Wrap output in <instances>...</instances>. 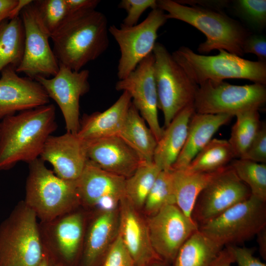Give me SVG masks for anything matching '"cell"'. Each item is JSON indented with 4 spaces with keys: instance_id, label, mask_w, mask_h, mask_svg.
I'll use <instances>...</instances> for the list:
<instances>
[{
    "instance_id": "obj_8",
    "label": "cell",
    "mask_w": 266,
    "mask_h": 266,
    "mask_svg": "<svg viewBox=\"0 0 266 266\" xmlns=\"http://www.w3.org/2000/svg\"><path fill=\"white\" fill-rule=\"evenodd\" d=\"M266 202L251 195L199 230L223 247L244 242L266 228Z\"/></svg>"
},
{
    "instance_id": "obj_34",
    "label": "cell",
    "mask_w": 266,
    "mask_h": 266,
    "mask_svg": "<svg viewBox=\"0 0 266 266\" xmlns=\"http://www.w3.org/2000/svg\"><path fill=\"white\" fill-rule=\"evenodd\" d=\"M176 205L172 169L161 170L145 200L143 208L149 216L154 215L163 207Z\"/></svg>"
},
{
    "instance_id": "obj_11",
    "label": "cell",
    "mask_w": 266,
    "mask_h": 266,
    "mask_svg": "<svg viewBox=\"0 0 266 266\" xmlns=\"http://www.w3.org/2000/svg\"><path fill=\"white\" fill-rule=\"evenodd\" d=\"M78 207L50 221L38 222L44 249L65 266H75L82 255L86 215L77 210Z\"/></svg>"
},
{
    "instance_id": "obj_5",
    "label": "cell",
    "mask_w": 266,
    "mask_h": 266,
    "mask_svg": "<svg viewBox=\"0 0 266 266\" xmlns=\"http://www.w3.org/2000/svg\"><path fill=\"white\" fill-rule=\"evenodd\" d=\"M215 56L194 52L182 46L172 56L189 77L198 85L211 80L247 79L254 83L266 84V62L246 60L225 50Z\"/></svg>"
},
{
    "instance_id": "obj_43",
    "label": "cell",
    "mask_w": 266,
    "mask_h": 266,
    "mask_svg": "<svg viewBox=\"0 0 266 266\" xmlns=\"http://www.w3.org/2000/svg\"><path fill=\"white\" fill-rule=\"evenodd\" d=\"M71 14L88 9H95L99 0H66Z\"/></svg>"
},
{
    "instance_id": "obj_22",
    "label": "cell",
    "mask_w": 266,
    "mask_h": 266,
    "mask_svg": "<svg viewBox=\"0 0 266 266\" xmlns=\"http://www.w3.org/2000/svg\"><path fill=\"white\" fill-rule=\"evenodd\" d=\"M126 178L106 171L88 160L76 180L80 204L95 207L101 199L112 197L119 201L124 196Z\"/></svg>"
},
{
    "instance_id": "obj_24",
    "label": "cell",
    "mask_w": 266,
    "mask_h": 266,
    "mask_svg": "<svg viewBox=\"0 0 266 266\" xmlns=\"http://www.w3.org/2000/svg\"><path fill=\"white\" fill-rule=\"evenodd\" d=\"M234 116L195 112L188 127L185 143L172 169H185L194 158L212 139L219 129Z\"/></svg>"
},
{
    "instance_id": "obj_19",
    "label": "cell",
    "mask_w": 266,
    "mask_h": 266,
    "mask_svg": "<svg viewBox=\"0 0 266 266\" xmlns=\"http://www.w3.org/2000/svg\"><path fill=\"white\" fill-rule=\"evenodd\" d=\"M118 233L136 266L164 262L152 246L146 223L124 196L119 203Z\"/></svg>"
},
{
    "instance_id": "obj_28",
    "label": "cell",
    "mask_w": 266,
    "mask_h": 266,
    "mask_svg": "<svg viewBox=\"0 0 266 266\" xmlns=\"http://www.w3.org/2000/svg\"><path fill=\"white\" fill-rule=\"evenodd\" d=\"M223 248L198 229L180 248L174 266H210Z\"/></svg>"
},
{
    "instance_id": "obj_7",
    "label": "cell",
    "mask_w": 266,
    "mask_h": 266,
    "mask_svg": "<svg viewBox=\"0 0 266 266\" xmlns=\"http://www.w3.org/2000/svg\"><path fill=\"white\" fill-rule=\"evenodd\" d=\"M153 53L158 109L163 113L164 129L183 109L194 105L199 85L189 77L163 44L156 42Z\"/></svg>"
},
{
    "instance_id": "obj_29",
    "label": "cell",
    "mask_w": 266,
    "mask_h": 266,
    "mask_svg": "<svg viewBox=\"0 0 266 266\" xmlns=\"http://www.w3.org/2000/svg\"><path fill=\"white\" fill-rule=\"evenodd\" d=\"M24 46L25 30L20 15L3 21L0 24V73L8 66L17 68Z\"/></svg>"
},
{
    "instance_id": "obj_10",
    "label": "cell",
    "mask_w": 266,
    "mask_h": 266,
    "mask_svg": "<svg viewBox=\"0 0 266 266\" xmlns=\"http://www.w3.org/2000/svg\"><path fill=\"white\" fill-rule=\"evenodd\" d=\"M166 14L157 7L147 17L135 26L113 25L108 32L118 43L120 57L117 66L119 80L126 78L144 59L153 53L158 37V31L167 21Z\"/></svg>"
},
{
    "instance_id": "obj_9",
    "label": "cell",
    "mask_w": 266,
    "mask_h": 266,
    "mask_svg": "<svg viewBox=\"0 0 266 266\" xmlns=\"http://www.w3.org/2000/svg\"><path fill=\"white\" fill-rule=\"evenodd\" d=\"M266 101L265 85H235L224 81L207 80L199 85L194 103L196 113L227 114L259 109Z\"/></svg>"
},
{
    "instance_id": "obj_40",
    "label": "cell",
    "mask_w": 266,
    "mask_h": 266,
    "mask_svg": "<svg viewBox=\"0 0 266 266\" xmlns=\"http://www.w3.org/2000/svg\"><path fill=\"white\" fill-rule=\"evenodd\" d=\"M244 54L251 53L255 55L259 61L266 62V38L259 34H250L245 39L243 46Z\"/></svg>"
},
{
    "instance_id": "obj_37",
    "label": "cell",
    "mask_w": 266,
    "mask_h": 266,
    "mask_svg": "<svg viewBox=\"0 0 266 266\" xmlns=\"http://www.w3.org/2000/svg\"><path fill=\"white\" fill-rule=\"evenodd\" d=\"M118 8L124 9L127 14L121 25L126 27L133 26L137 24L142 14L148 8L157 7L156 0H122Z\"/></svg>"
},
{
    "instance_id": "obj_47",
    "label": "cell",
    "mask_w": 266,
    "mask_h": 266,
    "mask_svg": "<svg viewBox=\"0 0 266 266\" xmlns=\"http://www.w3.org/2000/svg\"><path fill=\"white\" fill-rule=\"evenodd\" d=\"M266 228L260 232L257 235H258V243L259 245L260 252L263 256H266Z\"/></svg>"
},
{
    "instance_id": "obj_21",
    "label": "cell",
    "mask_w": 266,
    "mask_h": 266,
    "mask_svg": "<svg viewBox=\"0 0 266 266\" xmlns=\"http://www.w3.org/2000/svg\"><path fill=\"white\" fill-rule=\"evenodd\" d=\"M118 208L100 211L86 227L80 266H100L102 262L118 233Z\"/></svg>"
},
{
    "instance_id": "obj_18",
    "label": "cell",
    "mask_w": 266,
    "mask_h": 266,
    "mask_svg": "<svg viewBox=\"0 0 266 266\" xmlns=\"http://www.w3.org/2000/svg\"><path fill=\"white\" fill-rule=\"evenodd\" d=\"M39 158L49 163L60 178L77 180L88 160L87 143L76 135L67 132L59 136L50 135Z\"/></svg>"
},
{
    "instance_id": "obj_14",
    "label": "cell",
    "mask_w": 266,
    "mask_h": 266,
    "mask_svg": "<svg viewBox=\"0 0 266 266\" xmlns=\"http://www.w3.org/2000/svg\"><path fill=\"white\" fill-rule=\"evenodd\" d=\"M146 223L153 248L164 262H173L183 244L199 229L175 204L163 207Z\"/></svg>"
},
{
    "instance_id": "obj_42",
    "label": "cell",
    "mask_w": 266,
    "mask_h": 266,
    "mask_svg": "<svg viewBox=\"0 0 266 266\" xmlns=\"http://www.w3.org/2000/svg\"><path fill=\"white\" fill-rule=\"evenodd\" d=\"M27 0H0V24L5 20L19 16Z\"/></svg>"
},
{
    "instance_id": "obj_30",
    "label": "cell",
    "mask_w": 266,
    "mask_h": 266,
    "mask_svg": "<svg viewBox=\"0 0 266 266\" xmlns=\"http://www.w3.org/2000/svg\"><path fill=\"white\" fill-rule=\"evenodd\" d=\"M234 158L233 150L228 140L212 138L197 154L185 169L194 172H214L228 166Z\"/></svg>"
},
{
    "instance_id": "obj_6",
    "label": "cell",
    "mask_w": 266,
    "mask_h": 266,
    "mask_svg": "<svg viewBox=\"0 0 266 266\" xmlns=\"http://www.w3.org/2000/svg\"><path fill=\"white\" fill-rule=\"evenodd\" d=\"M35 213L20 201L0 224V266H37L44 252Z\"/></svg>"
},
{
    "instance_id": "obj_16",
    "label": "cell",
    "mask_w": 266,
    "mask_h": 266,
    "mask_svg": "<svg viewBox=\"0 0 266 266\" xmlns=\"http://www.w3.org/2000/svg\"><path fill=\"white\" fill-rule=\"evenodd\" d=\"M154 56L151 53L126 78L116 83L117 91H126L132 102L148 125L157 142L164 132L158 119V100L154 73Z\"/></svg>"
},
{
    "instance_id": "obj_41",
    "label": "cell",
    "mask_w": 266,
    "mask_h": 266,
    "mask_svg": "<svg viewBox=\"0 0 266 266\" xmlns=\"http://www.w3.org/2000/svg\"><path fill=\"white\" fill-rule=\"evenodd\" d=\"M232 253L234 262L238 266H266L254 256L253 248L245 247H239L235 245L226 246Z\"/></svg>"
},
{
    "instance_id": "obj_15",
    "label": "cell",
    "mask_w": 266,
    "mask_h": 266,
    "mask_svg": "<svg viewBox=\"0 0 266 266\" xmlns=\"http://www.w3.org/2000/svg\"><path fill=\"white\" fill-rule=\"evenodd\" d=\"M251 195L248 187L229 165L220 170L202 190L193 212L202 224L219 216Z\"/></svg>"
},
{
    "instance_id": "obj_25",
    "label": "cell",
    "mask_w": 266,
    "mask_h": 266,
    "mask_svg": "<svg viewBox=\"0 0 266 266\" xmlns=\"http://www.w3.org/2000/svg\"><path fill=\"white\" fill-rule=\"evenodd\" d=\"M195 112L194 105L180 112L166 128L158 141L153 155V163L161 170L172 169L184 147L191 118Z\"/></svg>"
},
{
    "instance_id": "obj_33",
    "label": "cell",
    "mask_w": 266,
    "mask_h": 266,
    "mask_svg": "<svg viewBox=\"0 0 266 266\" xmlns=\"http://www.w3.org/2000/svg\"><path fill=\"white\" fill-rule=\"evenodd\" d=\"M230 165L239 178L249 188L251 195L266 201V165L237 159Z\"/></svg>"
},
{
    "instance_id": "obj_1",
    "label": "cell",
    "mask_w": 266,
    "mask_h": 266,
    "mask_svg": "<svg viewBox=\"0 0 266 266\" xmlns=\"http://www.w3.org/2000/svg\"><path fill=\"white\" fill-rule=\"evenodd\" d=\"M57 128L53 104L3 118L0 123V170L39 158L47 139Z\"/></svg>"
},
{
    "instance_id": "obj_20",
    "label": "cell",
    "mask_w": 266,
    "mask_h": 266,
    "mask_svg": "<svg viewBox=\"0 0 266 266\" xmlns=\"http://www.w3.org/2000/svg\"><path fill=\"white\" fill-rule=\"evenodd\" d=\"M87 143L88 160L101 169L127 178L142 162L136 153L119 136Z\"/></svg>"
},
{
    "instance_id": "obj_23",
    "label": "cell",
    "mask_w": 266,
    "mask_h": 266,
    "mask_svg": "<svg viewBox=\"0 0 266 266\" xmlns=\"http://www.w3.org/2000/svg\"><path fill=\"white\" fill-rule=\"evenodd\" d=\"M132 103L130 95L123 91L118 99L102 112L84 114L80 120L76 135L85 141L118 136Z\"/></svg>"
},
{
    "instance_id": "obj_17",
    "label": "cell",
    "mask_w": 266,
    "mask_h": 266,
    "mask_svg": "<svg viewBox=\"0 0 266 266\" xmlns=\"http://www.w3.org/2000/svg\"><path fill=\"white\" fill-rule=\"evenodd\" d=\"M0 74V120L17 112L49 104L50 98L35 79L19 76L11 66L4 68Z\"/></svg>"
},
{
    "instance_id": "obj_2",
    "label": "cell",
    "mask_w": 266,
    "mask_h": 266,
    "mask_svg": "<svg viewBox=\"0 0 266 266\" xmlns=\"http://www.w3.org/2000/svg\"><path fill=\"white\" fill-rule=\"evenodd\" d=\"M108 33L105 15L88 9L71 14L50 38L59 64L78 71L107 49Z\"/></svg>"
},
{
    "instance_id": "obj_3",
    "label": "cell",
    "mask_w": 266,
    "mask_h": 266,
    "mask_svg": "<svg viewBox=\"0 0 266 266\" xmlns=\"http://www.w3.org/2000/svg\"><path fill=\"white\" fill-rule=\"evenodd\" d=\"M157 5L167 12L168 19L187 23L205 35L206 40L198 47L199 53L223 49L241 57L244 55L243 44L252 33L221 10L186 5L171 0H157Z\"/></svg>"
},
{
    "instance_id": "obj_4",
    "label": "cell",
    "mask_w": 266,
    "mask_h": 266,
    "mask_svg": "<svg viewBox=\"0 0 266 266\" xmlns=\"http://www.w3.org/2000/svg\"><path fill=\"white\" fill-rule=\"evenodd\" d=\"M24 201L40 222L52 220L81 205L76 180L60 178L40 158L29 163Z\"/></svg>"
},
{
    "instance_id": "obj_27",
    "label": "cell",
    "mask_w": 266,
    "mask_h": 266,
    "mask_svg": "<svg viewBox=\"0 0 266 266\" xmlns=\"http://www.w3.org/2000/svg\"><path fill=\"white\" fill-rule=\"evenodd\" d=\"M220 170L212 172H194L185 169H172L176 205L186 216L193 218L199 196Z\"/></svg>"
},
{
    "instance_id": "obj_48",
    "label": "cell",
    "mask_w": 266,
    "mask_h": 266,
    "mask_svg": "<svg viewBox=\"0 0 266 266\" xmlns=\"http://www.w3.org/2000/svg\"><path fill=\"white\" fill-rule=\"evenodd\" d=\"M149 266H165V265L164 262H160L152 264Z\"/></svg>"
},
{
    "instance_id": "obj_32",
    "label": "cell",
    "mask_w": 266,
    "mask_h": 266,
    "mask_svg": "<svg viewBox=\"0 0 266 266\" xmlns=\"http://www.w3.org/2000/svg\"><path fill=\"white\" fill-rule=\"evenodd\" d=\"M236 121L228 140L235 158H240L258 133L262 122L258 109H250L234 115Z\"/></svg>"
},
{
    "instance_id": "obj_45",
    "label": "cell",
    "mask_w": 266,
    "mask_h": 266,
    "mask_svg": "<svg viewBox=\"0 0 266 266\" xmlns=\"http://www.w3.org/2000/svg\"><path fill=\"white\" fill-rule=\"evenodd\" d=\"M233 263V256L230 249L226 247L222 249L210 266H231Z\"/></svg>"
},
{
    "instance_id": "obj_36",
    "label": "cell",
    "mask_w": 266,
    "mask_h": 266,
    "mask_svg": "<svg viewBox=\"0 0 266 266\" xmlns=\"http://www.w3.org/2000/svg\"><path fill=\"white\" fill-rule=\"evenodd\" d=\"M236 12L253 30L260 32L266 26V0L233 1Z\"/></svg>"
},
{
    "instance_id": "obj_35",
    "label": "cell",
    "mask_w": 266,
    "mask_h": 266,
    "mask_svg": "<svg viewBox=\"0 0 266 266\" xmlns=\"http://www.w3.org/2000/svg\"><path fill=\"white\" fill-rule=\"evenodd\" d=\"M43 26L51 36L71 14L66 0H33Z\"/></svg>"
},
{
    "instance_id": "obj_12",
    "label": "cell",
    "mask_w": 266,
    "mask_h": 266,
    "mask_svg": "<svg viewBox=\"0 0 266 266\" xmlns=\"http://www.w3.org/2000/svg\"><path fill=\"white\" fill-rule=\"evenodd\" d=\"M20 17L25 30V46L16 71L33 79L54 76L59 71V63L49 44L51 35L40 20L33 0L23 8Z\"/></svg>"
},
{
    "instance_id": "obj_39",
    "label": "cell",
    "mask_w": 266,
    "mask_h": 266,
    "mask_svg": "<svg viewBox=\"0 0 266 266\" xmlns=\"http://www.w3.org/2000/svg\"><path fill=\"white\" fill-rule=\"evenodd\" d=\"M239 159L266 163V125L262 123L261 128L247 150Z\"/></svg>"
},
{
    "instance_id": "obj_13",
    "label": "cell",
    "mask_w": 266,
    "mask_h": 266,
    "mask_svg": "<svg viewBox=\"0 0 266 266\" xmlns=\"http://www.w3.org/2000/svg\"><path fill=\"white\" fill-rule=\"evenodd\" d=\"M89 74L88 69L76 71L59 64V71L54 76L35 78L60 107L66 132L75 135L80 127V99L90 90Z\"/></svg>"
},
{
    "instance_id": "obj_31",
    "label": "cell",
    "mask_w": 266,
    "mask_h": 266,
    "mask_svg": "<svg viewBox=\"0 0 266 266\" xmlns=\"http://www.w3.org/2000/svg\"><path fill=\"white\" fill-rule=\"evenodd\" d=\"M161 171L153 162H142L134 172L126 178L124 197L136 210L143 207L146 198Z\"/></svg>"
},
{
    "instance_id": "obj_26",
    "label": "cell",
    "mask_w": 266,
    "mask_h": 266,
    "mask_svg": "<svg viewBox=\"0 0 266 266\" xmlns=\"http://www.w3.org/2000/svg\"><path fill=\"white\" fill-rule=\"evenodd\" d=\"M118 136L136 153L142 162H153L157 140L132 102Z\"/></svg>"
},
{
    "instance_id": "obj_46",
    "label": "cell",
    "mask_w": 266,
    "mask_h": 266,
    "mask_svg": "<svg viewBox=\"0 0 266 266\" xmlns=\"http://www.w3.org/2000/svg\"><path fill=\"white\" fill-rule=\"evenodd\" d=\"M37 266H65L44 249L43 256Z\"/></svg>"
},
{
    "instance_id": "obj_38",
    "label": "cell",
    "mask_w": 266,
    "mask_h": 266,
    "mask_svg": "<svg viewBox=\"0 0 266 266\" xmlns=\"http://www.w3.org/2000/svg\"><path fill=\"white\" fill-rule=\"evenodd\" d=\"M100 266H136L118 233Z\"/></svg>"
},
{
    "instance_id": "obj_44",
    "label": "cell",
    "mask_w": 266,
    "mask_h": 266,
    "mask_svg": "<svg viewBox=\"0 0 266 266\" xmlns=\"http://www.w3.org/2000/svg\"><path fill=\"white\" fill-rule=\"evenodd\" d=\"M178 2L190 5H198L205 8L220 10L229 4L228 0L202 1V0H176Z\"/></svg>"
}]
</instances>
